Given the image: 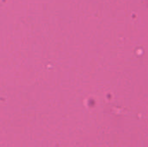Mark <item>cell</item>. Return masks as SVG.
Listing matches in <instances>:
<instances>
[]
</instances>
